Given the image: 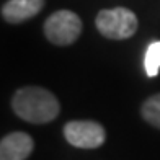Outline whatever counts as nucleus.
Returning a JSON list of instances; mask_svg holds the SVG:
<instances>
[{"mask_svg": "<svg viewBox=\"0 0 160 160\" xmlns=\"http://www.w3.org/2000/svg\"><path fill=\"white\" fill-rule=\"evenodd\" d=\"M12 108L21 119L34 124H44L59 114V101L46 88L23 87L12 98Z\"/></svg>", "mask_w": 160, "mask_h": 160, "instance_id": "f257e3e1", "label": "nucleus"}, {"mask_svg": "<svg viewBox=\"0 0 160 160\" xmlns=\"http://www.w3.org/2000/svg\"><path fill=\"white\" fill-rule=\"evenodd\" d=\"M98 31L110 39H126L137 31V17L129 8L101 10L95 20Z\"/></svg>", "mask_w": 160, "mask_h": 160, "instance_id": "f03ea898", "label": "nucleus"}, {"mask_svg": "<svg viewBox=\"0 0 160 160\" xmlns=\"http://www.w3.org/2000/svg\"><path fill=\"white\" fill-rule=\"evenodd\" d=\"M82 33V21L70 10H59L52 13L44 23L46 38L56 46L72 44Z\"/></svg>", "mask_w": 160, "mask_h": 160, "instance_id": "7ed1b4c3", "label": "nucleus"}, {"mask_svg": "<svg viewBox=\"0 0 160 160\" xmlns=\"http://www.w3.org/2000/svg\"><path fill=\"white\" fill-rule=\"evenodd\" d=\"M64 136L78 149H97L106 139L103 126L95 121H70L64 126Z\"/></svg>", "mask_w": 160, "mask_h": 160, "instance_id": "20e7f679", "label": "nucleus"}, {"mask_svg": "<svg viewBox=\"0 0 160 160\" xmlns=\"http://www.w3.org/2000/svg\"><path fill=\"white\" fill-rule=\"evenodd\" d=\"M34 142L26 132H10L0 142V160H26Z\"/></svg>", "mask_w": 160, "mask_h": 160, "instance_id": "39448f33", "label": "nucleus"}, {"mask_svg": "<svg viewBox=\"0 0 160 160\" xmlns=\"http://www.w3.org/2000/svg\"><path fill=\"white\" fill-rule=\"evenodd\" d=\"M44 0H8L2 7V17L10 23L26 21L42 10Z\"/></svg>", "mask_w": 160, "mask_h": 160, "instance_id": "423d86ee", "label": "nucleus"}, {"mask_svg": "<svg viewBox=\"0 0 160 160\" xmlns=\"http://www.w3.org/2000/svg\"><path fill=\"white\" fill-rule=\"evenodd\" d=\"M145 74L149 77H155L160 70V41H155L147 48L144 57Z\"/></svg>", "mask_w": 160, "mask_h": 160, "instance_id": "0eeeda50", "label": "nucleus"}, {"mask_svg": "<svg viewBox=\"0 0 160 160\" xmlns=\"http://www.w3.org/2000/svg\"><path fill=\"white\" fill-rule=\"evenodd\" d=\"M142 118L149 124L160 129V93L145 100V103L142 105Z\"/></svg>", "mask_w": 160, "mask_h": 160, "instance_id": "6e6552de", "label": "nucleus"}]
</instances>
